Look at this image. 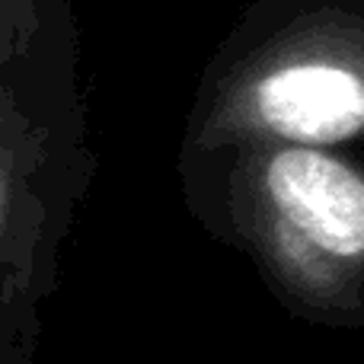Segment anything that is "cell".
<instances>
[{"mask_svg": "<svg viewBox=\"0 0 364 364\" xmlns=\"http://www.w3.org/2000/svg\"><path fill=\"white\" fill-rule=\"evenodd\" d=\"M252 218L291 291L336 316H364V164L329 147L240 144Z\"/></svg>", "mask_w": 364, "mask_h": 364, "instance_id": "obj_2", "label": "cell"}, {"mask_svg": "<svg viewBox=\"0 0 364 364\" xmlns=\"http://www.w3.org/2000/svg\"><path fill=\"white\" fill-rule=\"evenodd\" d=\"M237 144H364V0H269L227 93Z\"/></svg>", "mask_w": 364, "mask_h": 364, "instance_id": "obj_1", "label": "cell"}, {"mask_svg": "<svg viewBox=\"0 0 364 364\" xmlns=\"http://www.w3.org/2000/svg\"><path fill=\"white\" fill-rule=\"evenodd\" d=\"M0 201H4V188H0Z\"/></svg>", "mask_w": 364, "mask_h": 364, "instance_id": "obj_3", "label": "cell"}]
</instances>
